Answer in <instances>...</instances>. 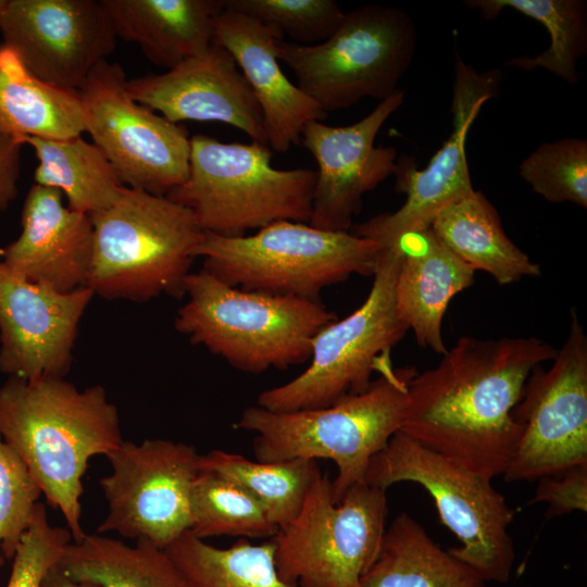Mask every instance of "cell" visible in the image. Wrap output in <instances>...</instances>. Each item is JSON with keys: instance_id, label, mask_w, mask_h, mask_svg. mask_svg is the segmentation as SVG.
Segmentation results:
<instances>
[{"instance_id": "obj_25", "label": "cell", "mask_w": 587, "mask_h": 587, "mask_svg": "<svg viewBox=\"0 0 587 587\" xmlns=\"http://www.w3.org/2000/svg\"><path fill=\"white\" fill-rule=\"evenodd\" d=\"M0 133L52 139L85 133L78 90L40 79L3 43L0 45Z\"/></svg>"}, {"instance_id": "obj_22", "label": "cell", "mask_w": 587, "mask_h": 587, "mask_svg": "<svg viewBox=\"0 0 587 587\" xmlns=\"http://www.w3.org/2000/svg\"><path fill=\"white\" fill-rule=\"evenodd\" d=\"M396 245L402 257L395 285L399 319L417 345L445 354L442 320L452 298L474 284L475 271L430 229L404 235Z\"/></svg>"}, {"instance_id": "obj_2", "label": "cell", "mask_w": 587, "mask_h": 587, "mask_svg": "<svg viewBox=\"0 0 587 587\" xmlns=\"http://www.w3.org/2000/svg\"><path fill=\"white\" fill-rule=\"evenodd\" d=\"M0 436L26 463L48 504L60 510L73 541L82 540L88 461L124 441L118 410L105 389L80 390L64 377L9 376L0 387Z\"/></svg>"}, {"instance_id": "obj_7", "label": "cell", "mask_w": 587, "mask_h": 587, "mask_svg": "<svg viewBox=\"0 0 587 587\" xmlns=\"http://www.w3.org/2000/svg\"><path fill=\"white\" fill-rule=\"evenodd\" d=\"M382 249L350 232L280 221L240 237L203 232L195 257L228 286L320 300L323 289L351 275H373Z\"/></svg>"}, {"instance_id": "obj_11", "label": "cell", "mask_w": 587, "mask_h": 587, "mask_svg": "<svg viewBox=\"0 0 587 587\" xmlns=\"http://www.w3.org/2000/svg\"><path fill=\"white\" fill-rule=\"evenodd\" d=\"M386 490L359 483L335 502L320 471L303 504L271 539L279 576L296 587H360L382 545Z\"/></svg>"}, {"instance_id": "obj_28", "label": "cell", "mask_w": 587, "mask_h": 587, "mask_svg": "<svg viewBox=\"0 0 587 587\" xmlns=\"http://www.w3.org/2000/svg\"><path fill=\"white\" fill-rule=\"evenodd\" d=\"M34 149L37 185L60 190L67 207L88 215L105 210L124 185L105 154L82 135L65 139L21 137Z\"/></svg>"}, {"instance_id": "obj_8", "label": "cell", "mask_w": 587, "mask_h": 587, "mask_svg": "<svg viewBox=\"0 0 587 587\" xmlns=\"http://www.w3.org/2000/svg\"><path fill=\"white\" fill-rule=\"evenodd\" d=\"M417 33L399 8L365 4L344 13L334 33L317 45L277 41V58L297 86L326 114L363 98L385 100L409 70Z\"/></svg>"}, {"instance_id": "obj_9", "label": "cell", "mask_w": 587, "mask_h": 587, "mask_svg": "<svg viewBox=\"0 0 587 587\" xmlns=\"http://www.w3.org/2000/svg\"><path fill=\"white\" fill-rule=\"evenodd\" d=\"M364 482L384 490L401 482L421 485L434 499L441 523L460 541L450 553L486 582H509L515 560L509 527L515 511L490 479L398 430L372 458Z\"/></svg>"}, {"instance_id": "obj_16", "label": "cell", "mask_w": 587, "mask_h": 587, "mask_svg": "<svg viewBox=\"0 0 587 587\" xmlns=\"http://www.w3.org/2000/svg\"><path fill=\"white\" fill-rule=\"evenodd\" d=\"M0 33L37 77L75 90L117 40L101 0H7Z\"/></svg>"}, {"instance_id": "obj_19", "label": "cell", "mask_w": 587, "mask_h": 587, "mask_svg": "<svg viewBox=\"0 0 587 587\" xmlns=\"http://www.w3.org/2000/svg\"><path fill=\"white\" fill-rule=\"evenodd\" d=\"M128 93L166 120L220 122L266 143L260 104L233 55L213 42L164 73L127 79Z\"/></svg>"}, {"instance_id": "obj_15", "label": "cell", "mask_w": 587, "mask_h": 587, "mask_svg": "<svg viewBox=\"0 0 587 587\" xmlns=\"http://www.w3.org/2000/svg\"><path fill=\"white\" fill-rule=\"evenodd\" d=\"M500 79L499 70L477 72L455 58L450 136L422 170H416L409 159L397 161L396 190L405 195L404 203L395 212L355 225L354 235L390 248L404 235L429 227L440 211L475 190L465 142L484 103L498 93Z\"/></svg>"}, {"instance_id": "obj_20", "label": "cell", "mask_w": 587, "mask_h": 587, "mask_svg": "<svg viewBox=\"0 0 587 587\" xmlns=\"http://www.w3.org/2000/svg\"><path fill=\"white\" fill-rule=\"evenodd\" d=\"M55 188L33 185L20 236L0 250L2 263L25 279L71 292L87 287L92 254L90 215L65 207Z\"/></svg>"}, {"instance_id": "obj_34", "label": "cell", "mask_w": 587, "mask_h": 587, "mask_svg": "<svg viewBox=\"0 0 587 587\" xmlns=\"http://www.w3.org/2000/svg\"><path fill=\"white\" fill-rule=\"evenodd\" d=\"M224 9L273 26L298 45H317L337 28L344 11L333 0H223Z\"/></svg>"}, {"instance_id": "obj_26", "label": "cell", "mask_w": 587, "mask_h": 587, "mask_svg": "<svg viewBox=\"0 0 587 587\" xmlns=\"http://www.w3.org/2000/svg\"><path fill=\"white\" fill-rule=\"evenodd\" d=\"M486 583L402 512L386 526L379 552L360 587H486Z\"/></svg>"}, {"instance_id": "obj_13", "label": "cell", "mask_w": 587, "mask_h": 587, "mask_svg": "<svg viewBox=\"0 0 587 587\" xmlns=\"http://www.w3.org/2000/svg\"><path fill=\"white\" fill-rule=\"evenodd\" d=\"M551 362L533 369L512 412L521 437L505 480H538L587 463V335L574 310Z\"/></svg>"}, {"instance_id": "obj_6", "label": "cell", "mask_w": 587, "mask_h": 587, "mask_svg": "<svg viewBox=\"0 0 587 587\" xmlns=\"http://www.w3.org/2000/svg\"><path fill=\"white\" fill-rule=\"evenodd\" d=\"M267 145L190 137L187 178L165 197L189 209L203 232L245 236L280 221L308 223L316 171L276 168Z\"/></svg>"}, {"instance_id": "obj_21", "label": "cell", "mask_w": 587, "mask_h": 587, "mask_svg": "<svg viewBox=\"0 0 587 587\" xmlns=\"http://www.w3.org/2000/svg\"><path fill=\"white\" fill-rule=\"evenodd\" d=\"M279 39L284 37L273 26L226 9L214 21L213 42L233 55L252 89L262 111L267 146L286 153L300 143L308 122L322 121L327 114L282 70Z\"/></svg>"}, {"instance_id": "obj_40", "label": "cell", "mask_w": 587, "mask_h": 587, "mask_svg": "<svg viewBox=\"0 0 587 587\" xmlns=\"http://www.w3.org/2000/svg\"><path fill=\"white\" fill-rule=\"evenodd\" d=\"M7 0H0V16L5 8Z\"/></svg>"}, {"instance_id": "obj_35", "label": "cell", "mask_w": 587, "mask_h": 587, "mask_svg": "<svg viewBox=\"0 0 587 587\" xmlns=\"http://www.w3.org/2000/svg\"><path fill=\"white\" fill-rule=\"evenodd\" d=\"M42 491L26 463L0 436V548L13 559Z\"/></svg>"}, {"instance_id": "obj_4", "label": "cell", "mask_w": 587, "mask_h": 587, "mask_svg": "<svg viewBox=\"0 0 587 587\" xmlns=\"http://www.w3.org/2000/svg\"><path fill=\"white\" fill-rule=\"evenodd\" d=\"M185 295L176 330L251 374L308 361L316 334L337 320L320 300L242 290L203 268L187 276Z\"/></svg>"}, {"instance_id": "obj_23", "label": "cell", "mask_w": 587, "mask_h": 587, "mask_svg": "<svg viewBox=\"0 0 587 587\" xmlns=\"http://www.w3.org/2000/svg\"><path fill=\"white\" fill-rule=\"evenodd\" d=\"M116 37L171 70L208 51L223 0H101Z\"/></svg>"}, {"instance_id": "obj_29", "label": "cell", "mask_w": 587, "mask_h": 587, "mask_svg": "<svg viewBox=\"0 0 587 587\" xmlns=\"http://www.w3.org/2000/svg\"><path fill=\"white\" fill-rule=\"evenodd\" d=\"M464 3L486 21L510 9L540 23L550 36L548 48L534 57H515L508 65L523 71L541 68L569 84L578 82L577 64L587 53L585 0H466Z\"/></svg>"}, {"instance_id": "obj_14", "label": "cell", "mask_w": 587, "mask_h": 587, "mask_svg": "<svg viewBox=\"0 0 587 587\" xmlns=\"http://www.w3.org/2000/svg\"><path fill=\"white\" fill-rule=\"evenodd\" d=\"M99 480L108 513L98 532H115L165 549L190 528L189 492L200 471L197 449L166 439L123 441Z\"/></svg>"}, {"instance_id": "obj_3", "label": "cell", "mask_w": 587, "mask_h": 587, "mask_svg": "<svg viewBox=\"0 0 587 587\" xmlns=\"http://www.w3.org/2000/svg\"><path fill=\"white\" fill-rule=\"evenodd\" d=\"M412 366H385L363 392L329 407L276 412L246 408L234 428L251 432L255 460L276 462L303 458L330 460L337 467L332 480L338 502L355 484L365 483L372 458L400 430Z\"/></svg>"}, {"instance_id": "obj_1", "label": "cell", "mask_w": 587, "mask_h": 587, "mask_svg": "<svg viewBox=\"0 0 587 587\" xmlns=\"http://www.w3.org/2000/svg\"><path fill=\"white\" fill-rule=\"evenodd\" d=\"M557 351L537 337H460L410 382L400 432L487 479L503 475L521 437L512 412L533 369Z\"/></svg>"}, {"instance_id": "obj_37", "label": "cell", "mask_w": 587, "mask_h": 587, "mask_svg": "<svg viewBox=\"0 0 587 587\" xmlns=\"http://www.w3.org/2000/svg\"><path fill=\"white\" fill-rule=\"evenodd\" d=\"M529 503L548 505L547 519L574 511H587V463L572 466L560 475L542 477Z\"/></svg>"}, {"instance_id": "obj_10", "label": "cell", "mask_w": 587, "mask_h": 587, "mask_svg": "<svg viewBox=\"0 0 587 587\" xmlns=\"http://www.w3.org/2000/svg\"><path fill=\"white\" fill-rule=\"evenodd\" d=\"M401 257L398 245L382 249L363 303L322 328L313 339L309 366L262 391L257 405L276 412L325 408L371 386L372 375L392 363L391 350L409 330L395 305Z\"/></svg>"}, {"instance_id": "obj_12", "label": "cell", "mask_w": 587, "mask_h": 587, "mask_svg": "<svg viewBox=\"0 0 587 587\" xmlns=\"http://www.w3.org/2000/svg\"><path fill=\"white\" fill-rule=\"evenodd\" d=\"M121 64L100 62L78 89L85 133L113 165L122 184L166 196L188 175L190 137L128 93Z\"/></svg>"}, {"instance_id": "obj_33", "label": "cell", "mask_w": 587, "mask_h": 587, "mask_svg": "<svg viewBox=\"0 0 587 587\" xmlns=\"http://www.w3.org/2000/svg\"><path fill=\"white\" fill-rule=\"evenodd\" d=\"M520 176L545 200L587 208V140L542 142L520 164Z\"/></svg>"}, {"instance_id": "obj_18", "label": "cell", "mask_w": 587, "mask_h": 587, "mask_svg": "<svg viewBox=\"0 0 587 587\" xmlns=\"http://www.w3.org/2000/svg\"><path fill=\"white\" fill-rule=\"evenodd\" d=\"M95 294L61 292L0 260V373L26 380L65 377L80 319Z\"/></svg>"}, {"instance_id": "obj_32", "label": "cell", "mask_w": 587, "mask_h": 587, "mask_svg": "<svg viewBox=\"0 0 587 587\" xmlns=\"http://www.w3.org/2000/svg\"><path fill=\"white\" fill-rule=\"evenodd\" d=\"M189 532L200 539L213 536L273 538L277 526L263 508L235 483L199 471L189 492Z\"/></svg>"}, {"instance_id": "obj_27", "label": "cell", "mask_w": 587, "mask_h": 587, "mask_svg": "<svg viewBox=\"0 0 587 587\" xmlns=\"http://www.w3.org/2000/svg\"><path fill=\"white\" fill-rule=\"evenodd\" d=\"M57 566L91 587H190L165 549L143 539L129 546L86 534L65 547Z\"/></svg>"}, {"instance_id": "obj_30", "label": "cell", "mask_w": 587, "mask_h": 587, "mask_svg": "<svg viewBox=\"0 0 587 587\" xmlns=\"http://www.w3.org/2000/svg\"><path fill=\"white\" fill-rule=\"evenodd\" d=\"M200 471L215 473L241 487L279 530L297 516L321 470L317 461L310 459L262 462L215 449L201 454Z\"/></svg>"}, {"instance_id": "obj_39", "label": "cell", "mask_w": 587, "mask_h": 587, "mask_svg": "<svg viewBox=\"0 0 587 587\" xmlns=\"http://www.w3.org/2000/svg\"><path fill=\"white\" fill-rule=\"evenodd\" d=\"M40 587H91L78 583L66 576L57 565H54L45 576Z\"/></svg>"}, {"instance_id": "obj_38", "label": "cell", "mask_w": 587, "mask_h": 587, "mask_svg": "<svg viewBox=\"0 0 587 587\" xmlns=\"http://www.w3.org/2000/svg\"><path fill=\"white\" fill-rule=\"evenodd\" d=\"M23 146L21 137L0 133V211L7 210L17 196Z\"/></svg>"}, {"instance_id": "obj_36", "label": "cell", "mask_w": 587, "mask_h": 587, "mask_svg": "<svg viewBox=\"0 0 587 587\" xmlns=\"http://www.w3.org/2000/svg\"><path fill=\"white\" fill-rule=\"evenodd\" d=\"M72 540L67 527L49 523L46 505L38 502L30 525L14 553L7 587H40L46 574L59 563Z\"/></svg>"}, {"instance_id": "obj_17", "label": "cell", "mask_w": 587, "mask_h": 587, "mask_svg": "<svg viewBox=\"0 0 587 587\" xmlns=\"http://www.w3.org/2000/svg\"><path fill=\"white\" fill-rule=\"evenodd\" d=\"M403 101L404 92L398 89L351 125L332 126L322 121L304 125L300 143L317 164L311 226L349 232L362 208L363 196L395 175L396 148L375 146V139Z\"/></svg>"}, {"instance_id": "obj_5", "label": "cell", "mask_w": 587, "mask_h": 587, "mask_svg": "<svg viewBox=\"0 0 587 587\" xmlns=\"http://www.w3.org/2000/svg\"><path fill=\"white\" fill-rule=\"evenodd\" d=\"M90 218L93 242L86 286L95 295L134 302L185 295L203 235L189 209L124 186L112 205Z\"/></svg>"}, {"instance_id": "obj_24", "label": "cell", "mask_w": 587, "mask_h": 587, "mask_svg": "<svg viewBox=\"0 0 587 587\" xmlns=\"http://www.w3.org/2000/svg\"><path fill=\"white\" fill-rule=\"evenodd\" d=\"M429 227L471 268L488 273L499 285L541 275L540 265L505 234L496 208L482 191L445 208Z\"/></svg>"}, {"instance_id": "obj_31", "label": "cell", "mask_w": 587, "mask_h": 587, "mask_svg": "<svg viewBox=\"0 0 587 587\" xmlns=\"http://www.w3.org/2000/svg\"><path fill=\"white\" fill-rule=\"evenodd\" d=\"M165 551L190 587H296L279 576L272 540L218 548L187 530Z\"/></svg>"}]
</instances>
